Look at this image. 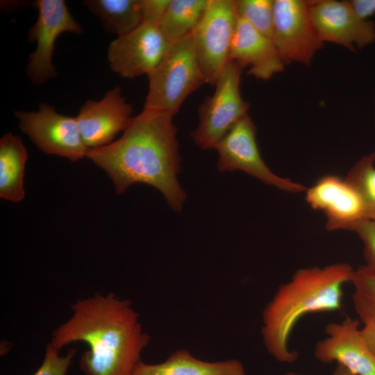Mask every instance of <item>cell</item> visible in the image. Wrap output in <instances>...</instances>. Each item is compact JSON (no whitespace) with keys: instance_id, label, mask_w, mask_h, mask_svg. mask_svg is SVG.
<instances>
[{"instance_id":"obj_7","label":"cell","mask_w":375,"mask_h":375,"mask_svg":"<svg viewBox=\"0 0 375 375\" xmlns=\"http://www.w3.org/2000/svg\"><path fill=\"white\" fill-rule=\"evenodd\" d=\"M256 133V126L249 115L239 120L215 147L218 169L221 172L240 170L267 185L289 192L306 191L304 185L281 177L268 167L259 151Z\"/></svg>"},{"instance_id":"obj_22","label":"cell","mask_w":375,"mask_h":375,"mask_svg":"<svg viewBox=\"0 0 375 375\" xmlns=\"http://www.w3.org/2000/svg\"><path fill=\"white\" fill-rule=\"evenodd\" d=\"M238 18L272 40L273 0H235Z\"/></svg>"},{"instance_id":"obj_2","label":"cell","mask_w":375,"mask_h":375,"mask_svg":"<svg viewBox=\"0 0 375 375\" xmlns=\"http://www.w3.org/2000/svg\"><path fill=\"white\" fill-rule=\"evenodd\" d=\"M71 310L53 331L51 344L60 351L73 342L87 344L78 362L85 375H131L150 342L131 301L97 292L76 299Z\"/></svg>"},{"instance_id":"obj_27","label":"cell","mask_w":375,"mask_h":375,"mask_svg":"<svg viewBox=\"0 0 375 375\" xmlns=\"http://www.w3.org/2000/svg\"><path fill=\"white\" fill-rule=\"evenodd\" d=\"M170 0H140L143 22L158 25Z\"/></svg>"},{"instance_id":"obj_19","label":"cell","mask_w":375,"mask_h":375,"mask_svg":"<svg viewBox=\"0 0 375 375\" xmlns=\"http://www.w3.org/2000/svg\"><path fill=\"white\" fill-rule=\"evenodd\" d=\"M83 4L99 19L106 31L117 37L143 22L140 0H86Z\"/></svg>"},{"instance_id":"obj_1","label":"cell","mask_w":375,"mask_h":375,"mask_svg":"<svg viewBox=\"0 0 375 375\" xmlns=\"http://www.w3.org/2000/svg\"><path fill=\"white\" fill-rule=\"evenodd\" d=\"M173 117L144 108L118 140L88 149L86 157L107 173L117 194L134 183L148 184L162 194L172 209L181 211L186 194L177 179L181 158Z\"/></svg>"},{"instance_id":"obj_13","label":"cell","mask_w":375,"mask_h":375,"mask_svg":"<svg viewBox=\"0 0 375 375\" xmlns=\"http://www.w3.org/2000/svg\"><path fill=\"white\" fill-rule=\"evenodd\" d=\"M306 201L312 209L324 213L328 231H353L367 219L358 192L346 179L335 175L324 176L306 189Z\"/></svg>"},{"instance_id":"obj_17","label":"cell","mask_w":375,"mask_h":375,"mask_svg":"<svg viewBox=\"0 0 375 375\" xmlns=\"http://www.w3.org/2000/svg\"><path fill=\"white\" fill-rule=\"evenodd\" d=\"M131 375H247L237 359L208 362L197 358L188 350L174 351L162 362L147 364L140 360Z\"/></svg>"},{"instance_id":"obj_14","label":"cell","mask_w":375,"mask_h":375,"mask_svg":"<svg viewBox=\"0 0 375 375\" xmlns=\"http://www.w3.org/2000/svg\"><path fill=\"white\" fill-rule=\"evenodd\" d=\"M325 333L314 349L319 361L335 362L356 375H375V355L361 335L359 319L347 317L340 322L329 323Z\"/></svg>"},{"instance_id":"obj_6","label":"cell","mask_w":375,"mask_h":375,"mask_svg":"<svg viewBox=\"0 0 375 375\" xmlns=\"http://www.w3.org/2000/svg\"><path fill=\"white\" fill-rule=\"evenodd\" d=\"M238 20L235 0H209L192 37L206 83L215 85L230 61L231 42Z\"/></svg>"},{"instance_id":"obj_28","label":"cell","mask_w":375,"mask_h":375,"mask_svg":"<svg viewBox=\"0 0 375 375\" xmlns=\"http://www.w3.org/2000/svg\"><path fill=\"white\" fill-rule=\"evenodd\" d=\"M349 3L355 14L361 19L368 20L375 14V0H353Z\"/></svg>"},{"instance_id":"obj_8","label":"cell","mask_w":375,"mask_h":375,"mask_svg":"<svg viewBox=\"0 0 375 375\" xmlns=\"http://www.w3.org/2000/svg\"><path fill=\"white\" fill-rule=\"evenodd\" d=\"M15 115L21 131L44 153L73 162L86 157L88 148L82 140L75 117L58 113L47 103H40L38 111L18 110Z\"/></svg>"},{"instance_id":"obj_29","label":"cell","mask_w":375,"mask_h":375,"mask_svg":"<svg viewBox=\"0 0 375 375\" xmlns=\"http://www.w3.org/2000/svg\"><path fill=\"white\" fill-rule=\"evenodd\" d=\"M281 375H303V374L288 372ZM331 375H356V374H353L346 367L340 365H337L336 367L335 368Z\"/></svg>"},{"instance_id":"obj_18","label":"cell","mask_w":375,"mask_h":375,"mask_svg":"<svg viewBox=\"0 0 375 375\" xmlns=\"http://www.w3.org/2000/svg\"><path fill=\"white\" fill-rule=\"evenodd\" d=\"M27 151L17 135L5 134L0 140V197L13 202L25 194L24 176Z\"/></svg>"},{"instance_id":"obj_20","label":"cell","mask_w":375,"mask_h":375,"mask_svg":"<svg viewBox=\"0 0 375 375\" xmlns=\"http://www.w3.org/2000/svg\"><path fill=\"white\" fill-rule=\"evenodd\" d=\"M209 0H170L158 23L169 43L192 33L202 17Z\"/></svg>"},{"instance_id":"obj_24","label":"cell","mask_w":375,"mask_h":375,"mask_svg":"<svg viewBox=\"0 0 375 375\" xmlns=\"http://www.w3.org/2000/svg\"><path fill=\"white\" fill-rule=\"evenodd\" d=\"M59 351L51 342L48 343L44 360L33 375H66L76 349L72 348L62 356L59 354Z\"/></svg>"},{"instance_id":"obj_9","label":"cell","mask_w":375,"mask_h":375,"mask_svg":"<svg viewBox=\"0 0 375 375\" xmlns=\"http://www.w3.org/2000/svg\"><path fill=\"white\" fill-rule=\"evenodd\" d=\"M35 5L38 15L28 40L36 48L29 56L26 72L33 83L42 84L57 75L52 62L56 39L65 32L81 34L83 28L63 0H38Z\"/></svg>"},{"instance_id":"obj_11","label":"cell","mask_w":375,"mask_h":375,"mask_svg":"<svg viewBox=\"0 0 375 375\" xmlns=\"http://www.w3.org/2000/svg\"><path fill=\"white\" fill-rule=\"evenodd\" d=\"M170 44L157 24L142 22L110 43L108 60L111 69L122 77L147 75L163 58Z\"/></svg>"},{"instance_id":"obj_10","label":"cell","mask_w":375,"mask_h":375,"mask_svg":"<svg viewBox=\"0 0 375 375\" xmlns=\"http://www.w3.org/2000/svg\"><path fill=\"white\" fill-rule=\"evenodd\" d=\"M309 7V1H274L272 41L284 65L292 62L310 65L323 47L312 23Z\"/></svg>"},{"instance_id":"obj_15","label":"cell","mask_w":375,"mask_h":375,"mask_svg":"<svg viewBox=\"0 0 375 375\" xmlns=\"http://www.w3.org/2000/svg\"><path fill=\"white\" fill-rule=\"evenodd\" d=\"M132 112V106L118 86L99 101H85L75 117L85 145L92 149L112 142L116 135L126 128Z\"/></svg>"},{"instance_id":"obj_26","label":"cell","mask_w":375,"mask_h":375,"mask_svg":"<svg viewBox=\"0 0 375 375\" xmlns=\"http://www.w3.org/2000/svg\"><path fill=\"white\" fill-rule=\"evenodd\" d=\"M362 322L361 335L368 347L375 355V311L362 308H354Z\"/></svg>"},{"instance_id":"obj_3","label":"cell","mask_w":375,"mask_h":375,"mask_svg":"<svg viewBox=\"0 0 375 375\" xmlns=\"http://www.w3.org/2000/svg\"><path fill=\"white\" fill-rule=\"evenodd\" d=\"M353 270L347 263L302 268L278 288L263 310L261 328L263 344L276 360L293 363L297 360L290 339L303 317L342 309L343 288Z\"/></svg>"},{"instance_id":"obj_21","label":"cell","mask_w":375,"mask_h":375,"mask_svg":"<svg viewBox=\"0 0 375 375\" xmlns=\"http://www.w3.org/2000/svg\"><path fill=\"white\" fill-rule=\"evenodd\" d=\"M345 179L360 196L367 219H375V153L362 157Z\"/></svg>"},{"instance_id":"obj_12","label":"cell","mask_w":375,"mask_h":375,"mask_svg":"<svg viewBox=\"0 0 375 375\" xmlns=\"http://www.w3.org/2000/svg\"><path fill=\"white\" fill-rule=\"evenodd\" d=\"M312 23L322 42H330L355 51L375 41V24L359 18L349 1H309Z\"/></svg>"},{"instance_id":"obj_25","label":"cell","mask_w":375,"mask_h":375,"mask_svg":"<svg viewBox=\"0 0 375 375\" xmlns=\"http://www.w3.org/2000/svg\"><path fill=\"white\" fill-rule=\"evenodd\" d=\"M363 243L366 265L375 269V219H366L353 228Z\"/></svg>"},{"instance_id":"obj_4","label":"cell","mask_w":375,"mask_h":375,"mask_svg":"<svg viewBox=\"0 0 375 375\" xmlns=\"http://www.w3.org/2000/svg\"><path fill=\"white\" fill-rule=\"evenodd\" d=\"M147 76L149 89L144 108L174 116L187 97L206 83L192 34L171 43Z\"/></svg>"},{"instance_id":"obj_23","label":"cell","mask_w":375,"mask_h":375,"mask_svg":"<svg viewBox=\"0 0 375 375\" xmlns=\"http://www.w3.org/2000/svg\"><path fill=\"white\" fill-rule=\"evenodd\" d=\"M353 288L354 308L375 311V269L365 265L353 270L350 283Z\"/></svg>"},{"instance_id":"obj_5","label":"cell","mask_w":375,"mask_h":375,"mask_svg":"<svg viewBox=\"0 0 375 375\" xmlns=\"http://www.w3.org/2000/svg\"><path fill=\"white\" fill-rule=\"evenodd\" d=\"M242 69L230 60L215 83L214 93L199 105V123L191 137L200 148H215L227 132L248 115L249 103L242 99L240 90Z\"/></svg>"},{"instance_id":"obj_16","label":"cell","mask_w":375,"mask_h":375,"mask_svg":"<svg viewBox=\"0 0 375 375\" xmlns=\"http://www.w3.org/2000/svg\"><path fill=\"white\" fill-rule=\"evenodd\" d=\"M230 60L242 69L249 67V75L264 81L283 71L285 65L272 40L240 18L231 42Z\"/></svg>"}]
</instances>
